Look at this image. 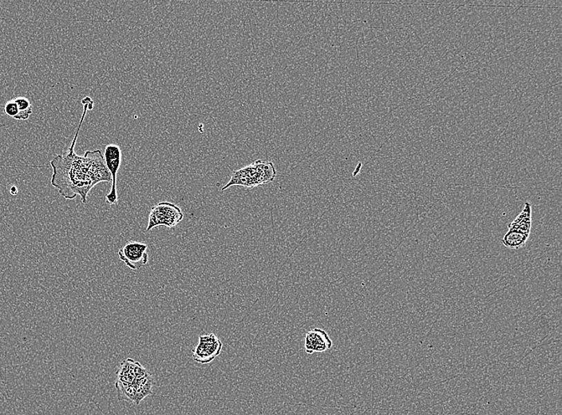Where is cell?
Returning <instances> with one entry per match:
<instances>
[{"instance_id": "1", "label": "cell", "mask_w": 562, "mask_h": 415, "mask_svg": "<svg viewBox=\"0 0 562 415\" xmlns=\"http://www.w3.org/2000/svg\"><path fill=\"white\" fill-rule=\"evenodd\" d=\"M84 112L77 128L73 141L64 155L55 157L50 161L53 173L51 184L65 199L81 197L82 203L87 202L91 189L102 182H111V175L107 170L104 157L100 150L87 151L84 156L75 152V147L87 111L94 108V101L86 96L82 100Z\"/></svg>"}, {"instance_id": "2", "label": "cell", "mask_w": 562, "mask_h": 415, "mask_svg": "<svg viewBox=\"0 0 562 415\" xmlns=\"http://www.w3.org/2000/svg\"><path fill=\"white\" fill-rule=\"evenodd\" d=\"M276 176L277 171L272 162L257 160L250 166L234 171L230 182L221 191L236 186L249 189L264 186L274 181Z\"/></svg>"}, {"instance_id": "3", "label": "cell", "mask_w": 562, "mask_h": 415, "mask_svg": "<svg viewBox=\"0 0 562 415\" xmlns=\"http://www.w3.org/2000/svg\"><path fill=\"white\" fill-rule=\"evenodd\" d=\"M183 218L182 209L176 204L167 202H160L153 206L149 212L147 231H151L159 226L173 229L176 227Z\"/></svg>"}, {"instance_id": "4", "label": "cell", "mask_w": 562, "mask_h": 415, "mask_svg": "<svg viewBox=\"0 0 562 415\" xmlns=\"http://www.w3.org/2000/svg\"><path fill=\"white\" fill-rule=\"evenodd\" d=\"M104 162L107 170L111 175L112 186L109 193L106 196V202L111 206L118 203L117 192V175L122 165V153L121 147L116 144H109L105 147Z\"/></svg>"}, {"instance_id": "5", "label": "cell", "mask_w": 562, "mask_h": 415, "mask_svg": "<svg viewBox=\"0 0 562 415\" xmlns=\"http://www.w3.org/2000/svg\"><path fill=\"white\" fill-rule=\"evenodd\" d=\"M223 347V342L213 333L200 336L198 346L193 350L194 360L200 365H209L221 355Z\"/></svg>"}, {"instance_id": "6", "label": "cell", "mask_w": 562, "mask_h": 415, "mask_svg": "<svg viewBox=\"0 0 562 415\" xmlns=\"http://www.w3.org/2000/svg\"><path fill=\"white\" fill-rule=\"evenodd\" d=\"M148 245L138 242H130L118 251V257L131 270H138L148 264Z\"/></svg>"}, {"instance_id": "7", "label": "cell", "mask_w": 562, "mask_h": 415, "mask_svg": "<svg viewBox=\"0 0 562 415\" xmlns=\"http://www.w3.org/2000/svg\"><path fill=\"white\" fill-rule=\"evenodd\" d=\"M332 347V341L326 331L315 329L306 333L304 338V348L307 354L312 355L313 353L327 351Z\"/></svg>"}, {"instance_id": "8", "label": "cell", "mask_w": 562, "mask_h": 415, "mask_svg": "<svg viewBox=\"0 0 562 415\" xmlns=\"http://www.w3.org/2000/svg\"><path fill=\"white\" fill-rule=\"evenodd\" d=\"M509 229L517 230L521 233L529 235L532 228V206L529 202H525L523 211L508 225Z\"/></svg>"}, {"instance_id": "9", "label": "cell", "mask_w": 562, "mask_h": 415, "mask_svg": "<svg viewBox=\"0 0 562 415\" xmlns=\"http://www.w3.org/2000/svg\"><path fill=\"white\" fill-rule=\"evenodd\" d=\"M136 365L137 362L130 358L121 362L118 368L116 381L125 384L135 381Z\"/></svg>"}, {"instance_id": "10", "label": "cell", "mask_w": 562, "mask_h": 415, "mask_svg": "<svg viewBox=\"0 0 562 415\" xmlns=\"http://www.w3.org/2000/svg\"><path fill=\"white\" fill-rule=\"evenodd\" d=\"M529 235L517 231L514 229H509L505 234L502 242L505 247L512 249H520L527 244Z\"/></svg>"}, {"instance_id": "11", "label": "cell", "mask_w": 562, "mask_h": 415, "mask_svg": "<svg viewBox=\"0 0 562 415\" xmlns=\"http://www.w3.org/2000/svg\"><path fill=\"white\" fill-rule=\"evenodd\" d=\"M115 387L120 401L132 402L137 405V391L133 383L125 384L116 381Z\"/></svg>"}, {"instance_id": "12", "label": "cell", "mask_w": 562, "mask_h": 415, "mask_svg": "<svg viewBox=\"0 0 562 415\" xmlns=\"http://www.w3.org/2000/svg\"><path fill=\"white\" fill-rule=\"evenodd\" d=\"M14 100L17 102L19 109V114L17 117H15V120H28L30 116L32 115L33 113L32 102L27 98H25V97H17V98L14 99Z\"/></svg>"}, {"instance_id": "13", "label": "cell", "mask_w": 562, "mask_h": 415, "mask_svg": "<svg viewBox=\"0 0 562 415\" xmlns=\"http://www.w3.org/2000/svg\"><path fill=\"white\" fill-rule=\"evenodd\" d=\"M4 114L15 119L19 114V109L17 102L13 99L6 102L4 106Z\"/></svg>"}, {"instance_id": "14", "label": "cell", "mask_w": 562, "mask_h": 415, "mask_svg": "<svg viewBox=\"0 0 562 415\" xmlns=\"http://www.w3.org/2000/svg\"><path fill=\"white\" fill-rule=\"evenodd\" d=\"M10 193H11L12 195H17L18 194V189L17 186H12L11 189H10Z\"/></svg>"}]
</instances>
